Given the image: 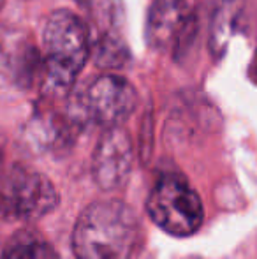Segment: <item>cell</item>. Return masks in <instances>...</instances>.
<instances>
[{
    "mask_svg": "<svg viewBox=\"0 0 257 259\" xmlns=\"http://www.w3.org/2000/svg\"><path fill=\"white\" fill-rule=\"evenodd\" d=\"M252 74H254V79L257 81V52L254 55V60H252Z\"/></svg>",
    "mask_w": 257,
    "mask_h": 259,
    "instance_id": "4fadbf2b",
    "label": "cell"
},
{
    "mask_svg": "<svg viewBox=\"0 0 257 259\" xmlns=\"http://www.w3.org/2000/svg\"><path fill=\"white\" fill-rule=\"evenodd\" d=\"M0 259H59V256L39 233L21 231L7 243Z\"/></svg>",
    "mask_w": 257,
    "mask_h": 259,
    "instance_id": "30bf717a",
    "label": "cell"
},
{
    "mask_svg": "<svg viewBox=\"0 0 257 259\" xmlns=\"http://www.w3.org/2000/svg\"><path fill=\"white\" fill-rule=\"evenodd\" d=\"M42 42L44 60L41 69L44 92L49 96H65L88 58V28L71 11H55L44 25Z\"/></svg>",
    "mask_w": 257,
    "mask_h": 259,
    "instance_id": "7a4b0ae2",
    "label": "cell"
},
{
    "mask_svg": "<svg viewBox=\"0 0 257 259\" xmlns=\"http://www.w3.org/2000/svg\"><path fill=\"white\" fill-rule=\"evenodd\" d=\"M139 240V222L118 199L95 201L83 210L72 231L76 259H130Z\"/></svg>",
    "mask_w": 257,
    "mask_h": 259,
    "instance_id": "6da1fadb",
    "label": "cell"
},
{
    "mask_svg": "<svg viewBox=\"0 0 257 259\" xmlns=\"http://www.w3.org/2000/svg\"><path fill=\"white\" fill-rule=\"evenodd\" d=\"M0 48V60H2V71L6 76L20 87H28L42 67L41 57L32 42H27L23 37H14L13 41L4 42Z\"/></svg>",
    "mask_w": 257,
    "mask_h": 259,
    "instance_id": "ba28073f",
    "label": "cell"
},
{
    "mask_svg": "<svg viewBox=\"0 0 257 259\" xmlns=\"http://www.w3.org/2000/svg\"><path fill=\"white\" fill-rule=\"evenodd\" d=\"M148 215L162 229L175 236H189L204 219L201 198L180 175H164L148 196Z\"/></svg>",
    "mask_w": 257,
    "mask_h": 259,
    "instance_id": "3957f363",
    "label": "cell"
},
{
    "mask_svg": "<svg viewBox=\"0 0 257 259\" xmlns=\"http://www.w3.org/2000/svg\"><path fill=\"white\" fill-rule=\"evenodd\" d=\"M78 2H79V4H81V6H85V4H86V2H88V0H78Z\"/></svg>",
    "mask_w": 257,
    "mask_h": 259,
    "instance_id": "5bb4252c",
    "label": "cell"
},
{
    "mask_svg": "<svg viewBox=\"0 0 257 259\" xmlns=\"http://www.w3.org/2000/svg\"><path fill=\"white\" fill-rule=\"evenodd\" d=\"M92 50L95 64L102 69H118L129 62V48L120 30L95 34Z\"/></svg>",
    "mask_w": 257,
    "mask_h": 259,
    "instance_id": "8fae6325",
    "label": "cell"
},
{
    "mask_svg": "<svg viewBox=\"0 0 257 259\" xmlns=\"http://www.w3.org/2000/svg\"><path fill=\"white\" fill-rule=\"evenodd\" d=\"M59 205V192L42 173L16 166L0 185V213L9 221H35Z\"/></svg>",
    "mask_w": 257,
    "mask_h": 259,
    "instance_id": "277c9868",
    "label": "cell"
},
{
    "mask_svg": "<svg viewBox=\"0 0 257 259\" xmlns=\"http://www.w3.org/2000/svg\"><path fill=\"white\" fill-rule=\"evenodd\" d=\"M197 0H153L146 20V39L153 50L183 48L195 27Z\"/></svg>",
    "mask_w": 257,
    "mask_h": 259,
    "instance_id": "8992f818",
    "label": "cell"
},
{
    "mask_svg": "<svg viewBox=\"0 0 257 259\" xmlns=\"http://www.w3.org/2000/svg\"><path fill=\"white\" fill-rule=\"evenodd\" d=\"M245 18L243 0H222L217 6L210 28V50L212 55L220 58L236 32H240Z\"/></svg>",
    "mask_w": 257,
    "mask_h": 259,
    "instance_id": "9c48e42d",
    "label": "cell"
},
{
    "mask_svg": "<svg viewBox=\"0 0 257 259\" xmlns=\"http://www.w3.org/2000/svg\"><path fill=\"white\" fill-rule=\"evenodd\" d=\"M85 7L90 11L95 34L120 30L124 23V6L122 0H88Z\"/></svg>",
    "mask_w": 257,
    "mask_h": 259,
    "instance_id": "7c38bea8",
    "label": "cell"
},
{
    "mask_svg": "<svg viewBox=\"0 0 257 259\" xmlns=\"http://www.w3.org/2000/svg\"><path fill=\"white\" fill-rule=\"evenodd\" d=\"M132 169V143L120 127H108L93 152L92 175L102 191H117Z\"/></svg>",
    "mask_w": 257,
    "mask_h": 259,
    "instance_id": "52a82bcc",
    "label": "cell"
},
{
    "mask_svg": "<svg viewBox=\"0 0 257 259\" xmlns=\"http://www.w3.org/2000/svg\"><path fill=\"white\" fill-rule=\"evenodd\" d=\"M137 106V92L122 76L104 74L90 83L81 99L83 118L102 127H117Z\"/></svg>",
    "mask_w": 257,
    "mask_h": 259,
    "instance_id": "5b68a950",
    "label": "cell"
},
{
    "mask_svg": "<svg viewBox=\"0 0 257 259\" xmlns=\"http://www.w3.org/2000/svg\"><path fill=\"white\" fill-rule=\"evenodd\" d=\"M4 6V0H0V7H2Z\"/></svg>",
    "mask_w": 257,
    "mask_h": 259,
    "instance_id": "9a60e30c",
    "label": "cell"
}]
</instances>
